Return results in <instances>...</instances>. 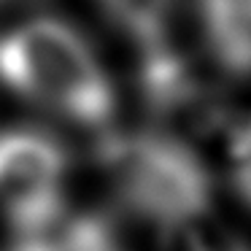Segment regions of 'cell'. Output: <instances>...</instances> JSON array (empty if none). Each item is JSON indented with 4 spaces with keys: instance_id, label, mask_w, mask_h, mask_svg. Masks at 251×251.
<instances>
[{
    "instance_id": "6da1fadb",
    "label": "cell",
    "mask_w": 251,
    "mask_h": 251,
    "mask_svg": "<svg viewBox=\"0 0 251 251\" xmlns=\"http://www.w3.org/2000/svg\"><path fill=\"white\" fill-rule=\"evenodd\" d=\"M0 84L76 127L111 132L114 81L89 38L62 17L33 14L0 30Z\"/></svg>"
},
{
    "instance_id": "7a4b0ae2",
    "label": "cell",
    "mask_w": 251,
    "mask_h": 251,
    "mask_svg": "<svg viewBox=\"0 0 251 251\" xmlns=\"http://www.w3.org/2000/svg\"><path fill=\"white\" fill-rule=\"evenodd\" d=\"M98 159L122 208L159 232L195 227L213 202V178L189 141L157 127L105 132Z\"/></svg>"
},
{
    "instance_id": "3957f363",
    "label": "cell",
    "mask_w": 251,
    "mask_h": 251,
    "mask_svg": "<svg viewBox=\"0 0 251 251\" xmlns=\"http://www.w3.org/2000/svg\"><path fill=\"white\" fill-rule=\"evenodd\" d=\"M71 154L54 132L33 125L0 130V216L14 235L60 219L65 208V184Z\"/></svg>"
},
{
    "instance_id": "277c9868",
    "label": "cell",
    "mask_w": 251,
    "mask_h": 251,
    "mask_svg": "<svg viewBox=\"0 0 251 251\" xmlns=\"http://www.w3.org/2000/svg\"><path fill=\"white\" fill-rule=\"evenodd\" d=\"M138 87L157 130L184 138L186 130H202L213 119L208 89L197 78L195 68L168 44L141 51ZM186 141V138H184Z\"/></svg>"
},
{
    "instance_id": "5b68a950",
    "label": "cell",
    "mask_w": 251,
    "mask_h": 251,
    "mask_svg": "<svg viewBox=\"0 0 251 251\" xmlns=\"http://www.w3.org/2000/svg\"><path fill=\"white\" fill-rule=\"evenodd\" d=\"M200 30L224 73L251 78V0H197Z\"/></svg>"
},
{
    "instance_id": "8992f818",
    "label": "cell",
    "mask_w": 251,
    "mask_h": 251,
    "mask_svg": "<svg viewBox=\"0 0 251 251\" xmlns=\"http://www.w3.org/2000/svg\"><path fill=\"white\" fill-rule=\"evenodd\" d=\"M3 251H127L116 224L103 213H62L35 232L14 235Z\"/></svg>"
},
{
    "instance_id": "52a82bcc",
    "label": "cell",
    "mask_w": 251,
    "mask_h": 251,
    "mask_svg": "<svg viewBox=\"0 0 251 251\" xmlns=\"http://www.w3.org/2000/svg\"><path fill=\"white\" fill-rule=\"evenodd\" d=\"M105 17L141 51L168 44L173 0H98Z\"/></svg>"
},
{
    "instance_id": "ba28073f",
    "label": "cell",
    "mask_w": 251,
    "mask_h": 251,
    "mask_svg": "<svg viewBox=\"0 0 251 251\" xmlns=\"http://www.w3.org/2000/svg\"><path fill=\"white\" fill-rule=\"evenodd\" d=\"M229 181L235 195L251 208V119L229 138Z\"/></svg>"
},
{
    "instance_id": "9c48e42d",
    "label": "cell",
    "mask_w": 251,
    "mask_h": 251,
    "mask_svg": "<svg viewBox=\"0 0 251 251\" xmlns=\"http://www.w3.org/2000/svg\"><path fill=\"white\" fill-rule=\"evenodd\" d=\"M38 3L41 0H0V30H6V27H11V25L38 14L35 11Z\"/></svg>"
}]
</instances>
